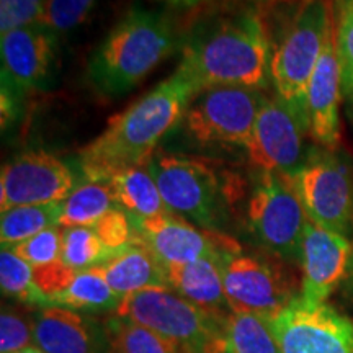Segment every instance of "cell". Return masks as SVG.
<instances>
[{"label":"cell","instance_id":"obj_10","mask_svg":"<svg viewBox=\"0 0 353 353\" xmlns=\"http://www.w3.org/2000/svg\"><path fill=\"white\" fill-rule=\"evenodd\" d=\"M223 281L231 312H250L270 321L296 298L293 280L278 259L229 252L224 255Z\"/></svg>","mask_w":353,"mask_h":353},{"label":"cell","instance_id":"obj_29","mask_svg":"<svg viewBox=\"0 0 353 353\" xmlns=\"http://www.w3.org/2000/svg\"><path fill=\"white\" fill-rule=\"evenodd\" d=\"M99 0H46L41 23L52 33L65 34L85 23L94 13Z\"/></svg>","mask_w":353,"mask_h":353},{"label":"cell","instance_id":"obj_30","mask_svg":"<svg viewBox=\"0 0 353 353\" xmlns=\"http://www.w3.org/2000/svg\"><path fill=\"white\" fill-rule=\"evenodd\" d=\"M63 241L64 231L61 226H54L20 242V244L8 247V249L20 259H23L26 263L32 265L33 268H39L59 262L61 255H63Z\"/></svg>","mask_w":353,"mask_h":353},{"label":"cell","instance_id":"obj_13","mask_svg":"<svg viewBox=\"0 0 353 353\" xmlns=\"http://www.w3.org/2000/svg\"><path fill=\"white\" fill-rule=\"evenodd\" d=\"M76 187V174L59 157L43 151L20 154L2 167L0 210L61 203Z\"/></svg>","mask_w":353,"mask_h":353},{"label":"cell","instance_id":"obj_18","mask_svg":"<svg viewBox=\"0 0 353 353\" xmlns=\"http://www.w3.org/2000/svg\"><path fill=\"white\" fill-rule=\"evenodd\" d=\"M33 342L46 353H105L107 330L79 311L61 306L39 307L32 321Z\"/></svg>","mask_w":353,"mask_h":353},{"label":"cell","instance_id":"obj_38","mask_svg":"<svg viewBox=\"0 0 353 353\" xmlns=\"http://www.w3.org/2000/svg\"><path fill=\"white\" fill-rule=\"evenodd\" d=\"M15 353H46V352H43L41 348H38V347H26V348H23V350L15 352Z\"/></svg>","mask_w":353,"mask_h":353},{"label":"cell","instance_id":"obj_11","mask_svg":"<svg viewBox=\"0 0 353 353\" xmlns=\"http://www.w3.org/2000/svg\"><path fill=\"white\" fill-rule=\"evenodd\" d=\"M281 353H353V324L327 303L296 296L270 319Z\"/></svg>","mask_w":353,"mask_h":353},{"label":"cell","instance_id":"obj_25","mask_svg":"<svg viewBox=\"0 0 353 353\" xmlns=\"http://www.w3.org/2000/svg\"><path fill=\"white\" fill-rule=\"evenodd\" d=\"M61 203L15 206L2 211V219H0L2 247L17 245L46 229L59 226L61 210H63Z\"/></svg>","mask_w":353,"mask_h":353},{"label":"cell","instance_id":"obj_12","mask_svg":"<svg viewBox=\"0 0 353 353\" xmlns=\"http://www.w3.org/2000/svg\"><path fill=\"white\" fill-rule=\"evenodd\" d=\"M307 126L278 97H263L245 152L257 170L293 175L304 164Z\"/></svg>","mask_w":353,"mask_h":353},{"label":"cell","instance_id":"obj_5","mask_svg":"<svg viewBox=\"0 0 353 353\" xmlns=\"http://www.w3.org/2000/svg\"><path fill=\"white\" fill-rule=\"evenodd\" d=\"M118 317L152 330L179 353H226L228 316L206 311L170 288H149L123 298Z\"/></svg>","mask_w":353,"mask_h":353},{"label":"cell","instance_id":"obj_21","mask_svg":"<svg viewBox=\"0 0 353 353\" xmlns=\"http://www.w3.org/2000/svg\"><path fill=\"white\" fill-rule=\"evenodd\" d=\"M107 182L118 206L136 219H151L169 214L159 187L148 167H132L114 174Z\"/></svg>","mask_w":353,"mask_h":353},{"label":"cell","instance_id":"obj_22","mask_svg":"<svg viewBox=\"0 0 353 353\" xmlns=\"http://www.w3.org/2000/svg\"><path fill=\"white\" fill-rule=\"evenodd\" d=\"M120 304L121 298L110 288L105 276L97 267L76 272L68 286L48 301V306H61L87 312L118 311Z\"/></svg>","mask_w":353,"mask_h":353},{"label":"cell","instance_id":"obj_26","mask_svg":"<svg viewBox=\"0 0 353 353\" xmlns=\"http://www.w3.org/2000/svg\"><path fill=\"white\" fill-rule=\"evenodd\" d=\"M0 285L2 293L8 298L19 299L30 306H48L46 296L34 281L33 267L13 254L8 247H2L0 254Z\"/></svg>","mask_w":353,"mask_h":353},{"label":"cell","instance_id":"obj_6","mask_svg":"<svg viewBox=\"0 0 353 353\" xmlns=\"http://www.w3.org/2000/svg\"><path fill=\"white\" fill-rule=\"evenodd\" d=\"M148 169L172 213L206 231L221 232L226 206L237 198L234 180L223 179L203 159L179 154H154Z\"/></svg>","mask_w":353,"mask_h":353},{"label":"cell","instance_id":"obj_37","mask_svg":"<svg viewBox=\"0 0 353 353\" xmlns=\"http://www.w3.org/2000/svg\"><path fill=\"white\" fill-rule=\"evenodd\" d=\"M164 2L175 7H195L198 3L205 2V0H164Z\"/></svg>","mask_w":353,"mask_h":353},{"label":"cell","instance_id":"obj_32","mask_svg":"<svg viewBox=\"0 0 353 353\" xmlns=\"http://www.w3.org/2000/svg\"><path fill=\"white\" fill-rule=\"evenodd\" d=\"M335 50L341 64L343 97L353 95V3L345 2L335 26Z\"/></svg>","mask_w":353,"mask_h":353},{"label":"cell","instance_id":"obj_31","mask_svg":"<svg viewBox=\"0 0 353 353\" xmlns=\"http://www.w3.org/2000/svg\"><path fill=\"white\" fill-rule=\"evenodd\" d=\"M94 231L107 249L112 252L125 249L136 241V221L125 210L114 208L108 211L99 223L94 224Z\"/></svg>","mask_w":353,"mask_h":353},{"label":"cell","instance_id":"obj_3","mask_svg":"<svg viewBox=\"0 0 353 353\" xmlns=\"http://www.w3.org/2000/svg\"><path fill=\"white\" fill-rule=\"evenodd\" d=\"M175 46V30L164 13L136 7L88 57L87 77L100 95H125L169 57Z\"/></svg>","mask_w":353,"mask_h":353},{"label":"cell","instance_id":"obj_1","mask_svg":"<svg viewBox=\"0 0 353 353\" xmlns=\"http://www.w3.org/2000/svg\"><path fill=\"white\" fill-rule=\"evenodd\" d=\"M196 87L175 70L151 92L113 117L81 152V170L92 182H107L132 167H148L156 148L180 125Z\"/></svg>","mask_w":353,"mask_h":353},{"label":"cell","instance_id":"obj_41","mask_svg":"<svg viewBox=\"0 0 353 353\" xmlns=\"http://www.w3.org/2000/svg\"><path fill=\"white\" fill-rule=\"evenodd\" d=\"M345 2H350V3H353V0H345Z\"/></svg>","mask_w":353,"mask_h":353},{"label":"cell","instance_id":"obj_27","mask_svg":"<svg viewBox=\"0 0 353 353\" xmlns=\"http://www.w3.org/2000/svg\"><path fill=\"white\" fill-rule=\"evenodd\" d=\"M110 353H179L152 330L134 322L114 317L105 325Z\"/></svg>","mask_w":353,"mask_h":353},{"label":"cell","instance_id":"obj_33","mask_svg":"<svg viewBox=\"0 0 353 353\" xmlns=\"http://www.w3.org/2000/svg\"><path fill=\"white\" fill-rule=\"evenodd\" d=\"M46 0H0V33L38 23Z\"/></svg>","mask_w":353,"mask_h":353},{"label":"cell","instance_id":"obj_20","mask_svg":"<svg viewBox=\"0 0 353 353\" xmlns=\"http://www.w3.org/2000/svg\"><path fill=\"white\" fill-rule=\"evenodd\" d=\"M97 268L105 276L110 288L121 298V301L136 291L169 288L165 268L139 241L113 252L112 257Z\"/></svg>","mask_w":353,"mask_h":353},{"label":"cell","instance_id":"obj_16","mask_svg":"<svg viewBox=\"0 0 353 353\" xmlns=\"http://www.w3.org/2000/svg\"><path fill=\"white\" fill-rule=\"evenodd\" d=\"M352 249L347 236L307 221L303 239L301 298L314 304L327 301L347 275Z\"/></svg>","mask_w":353,"mask_h":353},{"label":"cell","instance_id":"obj_39","mask_svg":"<svg viewBox=\"0 0 353 353\" xmlns=\"http://www.w3.org/2000/svg\"><path fill=\"white\" fill-rule=\"evenodd\" d=\"M347 100H348V105H350V114H352V120H353V95L347 97Z\"/></svg>","mask_w":353,"mask_h":353},{"label":"cell","instance_id":"obj_28","mask_svg":"<svg viewBox=\"0 0 353 353\" xmlns=\"http://www.w3.org/2000/svg\"><path fill=\"white\" fill-rule=\"evenodd\" d=\"M113 252L105 247L94 228L79 226L64 228L63 255L61 260L76 272L99 267L105 260L112 257Z\"/></svg>","mask_w":353,"mask_h":353},{"label":"cell","instance_id":"obj_23","mask_svg":"<svg viewBox=\"0 0 353 353\" xmlns=\"http://www.w3.org/2000/svg\"><path fill=\"white\" fill-rule=\"evenodd\" d=\"M117 200L108 182H92L77 185L74 192L61 203V228H92L108 211L117 208Z\"/></svg>","mask_w":353,"mask_h":353},{"label":"cell","instance_id":"obj_14","mask_svg":"<svg viewBox=\"0 0 353 353\" xmlns=\"http://www.w3.org/2000/svg\"><path fill=\"white\" fill-rule=\"evenodd\" d=\"M134 221L136 241L143 242L164 268L241 250V245L226 234L198 229L174 213Z\"/></svg>","mask_w":353,"mask_h":353},{"label":"cell","instance_id":"obj_7","mask_svg":"<svg viewBox=\"0 0 353 353\" xmlns=\"http://www.w3.org/2000/svg\"><path fill=\"white\" fill-rule=\"evenodd\" d=\"M247 201L245 224L255 242L273 257L301 265L307 216L288 175L257 170Z\"/></svg>","mask_w":353,"mask_h":353},{"label":"cell","instance_id":"obj_34","mask_svg":"<svg viewBox=\"0 0 353 353\" xmlns=\"http://www.w3.org/2000/svg\"><path fill=\"white\" fill-rule=\"evenodd\" d=\"M33 327L28 321L12 309H3L0 316V352L15 353L30 347Z\"/></svg>","mask_w":353,"mask_h":353},{"label":"cell","instance_id":"obj_4","mask_svg":"<svg viewBox=\"0 0 353 353\" xmlns=\"http://www.w3.org/2000/svg\"><path fill=\"white\" fill-rule=\"evenodd\" d=\"M335 25L329 0H301L283 34L272 44L270 81L275 95L307 126V87Z\"/></svg>","mask_w":353,"mask_h":353},{"label":"cell","instance_id":"obj_35","mask_svg":"<svg viewBox=\"0 0 353 353\" xmlns=\"http://www.w3.org/2000/svg\"><path fill=\"white\" fill-rule=\"evenodd\" d=\"M20 92L2 82V128L6 130L20 113Z\"/></svg>","mask_w":353,"mask_h":353},{"label":"cell","instance_id":"obj_2","mask_svg":"<svg viewBox=\"0 0 353 353\" xmlns=\"http://www.w3.org/2000/svg\"><path fill=\"white\" fill-rule=\"evenodd\" d=\"M272 39L255 10H239L198 23L183 43L182 72L198 92L210 87L262 88L270 81Z\"/></svg>","mask_w":353,"mask_h":353},{"label":"cell","instance_id":"obj_8","mask_svg":"<svg viewBox=\"0 0 353 353\" xmlns=\"http://www.w3.org/2000/svg\"><path fill=\"white\" fill-rule=\"evenodd\" d=\"M307 219L348 236L353 229V161L339 149L312 145L306 161L288 175Z\"/></svg>","mask_w":353,"mask_h":353},{"label":"cell","instance_id":"obj_24","mask_svg":"<svg viewBox=\"0 0 353 353\" xmlns=\"http://www.w3.org/2000/svg\"><path fill=\"white\" fill-rule=\"evenodd\" d=\"M226 353H281L270 321L250 312H231L224 322Z\"/></svg>","mask_w":353,"mask_h":353},{"label":"cell","instance_id":"obj_36","mask_svg":"<svg viewBox=\"0 0 353 353\" xmlns=\"http://www.w3.org/2000/svg\"><path fill=\"white\" fill-rule=\"evenodd\" d=\"M342 285H343V291H345V294H348V296L353 299V249L350 255V262H348L347 275L343 278Z\"/></svg>","mask_w":353,"mask_h":353},{"label":"cell","instance_id":"obj_9","mask_svg":"<svg viewBox=\"0 0 353 353\" xmlns=\"http://www.w3.org/2000/svg\"><path fill=\"white\" fill-rule=\"evenodd\" d=\"M265 94L259 88L210 87L190 101L180 125L201 149H245Z\"/></svg>","mask_w":353,"mask_h":353},{"label":"cell","instance_id":"obj_17","mask_svg":"<svg viewBox=\"0 0 353 353\" xmlns=\"http://www.w3.org/2000/svg\"><path fill=\"white\" fill-rule=\"evenodd\" d=\"M342 76L335 50V28L325 43L307 87V131L316 145L341 148Z\"/></svg>","mask_w":353,"mask_h":353},{"label":"cell","instance_id":"obj_19","mask_svg":"<svg viewBox=\"0 0 353 353\" xmlns=\"http://www.w3.org/2000/svg\"><path fill=\"white\" fill-rule=\"evenodd\" d=\"M226 254L229 252L192 263L165 267L169 288L206 311L224 317L229 316L231 309L228 306L223 281V263Z\"/></svg>","mask_w":353,"mask_h":353},{"label":"cell","instance_id":"obj_15","mask_svg":"<svg viewBox=\"0 0 353 353\" xmlns=\"http://www.w3.org/2000/svg\"><path fill=\"white\" fill-rule=\"evenodd\" d=\"M57 39L59 37L41 23L2 34V82L21 95L50 88L57 70Z\"/></svg>","mask_w":353,"mask_h":353},{"label":"cell","instance_id":"obj_40","mask_svg":"<svg viewBox=\"0 0 353 353\" xmlns=\"http://www.w3.org/2000/svg\"><path fill=\"white\" fill-rule=\"evenodd\" d=\"M257 2H265V3H267V2H275V0H257Z\"/></svg>","mask_w":353,"mask_h":353}]
</instances>
